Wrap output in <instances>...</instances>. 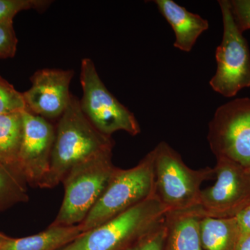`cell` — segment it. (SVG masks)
<instances>
[{"mask_svg":"<svg viewBox=\"0 0 250 250\" xmlns=\"http://www.w3.org/2000/svg\"><path fill=\"white\" fill-rule=\"evenodd\" d=\"M200 234L204 250H233L239 237L236 219L205 216L200 223Z\"/></svg>","mask_w":250,"mask_h":250,"instance_id":"cell-15","label":"cell"},{"mask_svg":"<svg viewBox=\"0 0 250 250\" xmlns=\"http://www.w3.org/2000/svg\"><path fill=\"white\" fill-rule=\"evenodd\" d=\"M154 153V193L167 212L200 206L202 184L215 179L214 169L194 170L168 143L161 141Z\"/></svg>","mask_w":250,"mask_h":250,"instance_id":"cell-3","label":"cell"},{"mask_svg":"<svg viewBox=\"0 0 250 250\" xmlns=\"http://www.w3.org/2000/svg\"><path fill=\"white\" fill-rule=\"evenodd\" d=\"M223 23L221 43L215 50L216 71L210 80L215 92L225 98L236 96L250 87V52L243 33L237 27L229 0L218 1Z\"/></svg>","mask_w":250,"mask_h":250,"instance_id":"cell-8","label":"cell"},{"mask_svg":"<svg viewBox=\"0 0 250 250\" xmlns=\"http://www.w3.org/2000/svg\"><path fill=\"white\" fill-rule=\"evenodd\" d=\"M154 164L152 149L134 167H116L98 201L80 224L83 232L155 196Z\"/></svg>","mask_w":250,"mask_h":250,"instance_id":"cell-5","label":"cell"},{"mask_svg":"<svg viewBox=\"0 0 250 250\" xmlns=\"http://www.w3.org/2000/svg\"><path fill=\"white\" fill-rule=\"evenodd\" d=\"M9 237L5 236L4 234L0 233V249L4 246V243L9 240Z\"/></svg>","mask_w":250,"mask_h":250,"instance_id":"cell-25","label":"cell"},{"mask_svg":"<svg viewBox=\"0 0 250 250\" xmlns=\"http://www.w3.org/2000/svg\"><path fill=\"white\" fill-rule=\"evenodd\" d=\"M80 82L82 98L80 106L88 121L100 132L111 136L124 131L131 136L141 133V126L134 113L108 90L90 59H82Z\"/></svg>","mask_w":250,"mask_h":250,"instance_id":"cell-6","label":"cell"},{"mask_svg":"<svg viewBox=\"0 0 250 250\" xmlns=\"http://www.w3.org/2000/svg\"><path fill=\"white\" fill-rule=\"evenodd\" d=\"M206 216L201 207L167 212L164 218V250H204L200 223Z\"/></svg>","mask_w":250,"mask_h":250,"instance_id":"cell-12","label":"cell"},{"mask_svg":"<svg viewBox=\"0 0 250 250\" xmlns=\"http://www.w3.org/2000/svg\"><path fill=\"white\" fill-rule=\"evenodd\" d=\"M112 150L106 149L74 166L62 183L64 197L58 214L51 225L74 226L84 220L98 201L116 166Z\"/></svg>","mask_w":250,"mask_h":250,"instance_id":"cell-4","label":"cell"},{"mask_svg":"<svg viewBox=\"0 0 250 250\" xmlns=\"http://www.w3.org/2000/svg\"><path fill=\"white\" fill-rule=\"evenodd\" d=\"M167 210L156 196L85 231L59 250H125L164 221Z\"/></svg>","mask_w":250,"mask_h":250,"instance_id":"cell-2","label":"cell"},{"mask_svg":"<svg viewBox=\"0 0 250 250\" xmlns=\"http://www.w3.org/2000/svg\"><path fill=\"white\" fill-rule=\"evenodd\" d=\"M165 234L166 228L164 220L150 232L125 250H164Z\"/></svg>","mask_w":250,"mask_h":250,"instance_id":"cell-20","label":"cell"},{"mask_svg":"<svg viewBox=\"0 0 250 250\" xmlns=\"http://www.w3.org/2000/svg\"><path fill=\"white\" fill-rule=\"evenodd\" d=\"M25 109L22 93L0 76V115L21 112Z\"/></svg>","mask_w":250,"mask_h":250,"instance_id":"cell-19","label":"cell"},{"mask_svg":"<svg viewBox=\"0 0 250 250\" xmlns=\"http://www.w3.org/2000/svg\"><path fill=\"white\" fill-rule=\"evenodd\" d=\"M215 182L202 190L200 205L206 216L234 218L250 204V172L225 160H216Z\"/></svg>","mask_w":250,"mask_h":250,"instance_id":"cell-9","label":"cell"},{"mask_svg":"<svg viewBox=\"0 0 250 250\" xmlns=\"http://www.w3.org/2000/svg\"><path fill=\"white\" fill-rule=\"evenodd\" d=\"M229 2L238 29L242 33L250 29V0H231Z\"/></svg>","mask_w":250,"mask_h":250,"instance_id":"cell-22","label":"cell"},{"mask_svg":"<svg viewBox=\"0 0 250 250\" xmlns=\"http://www.w3.org/2000/svg\"><path fill=\"white\" fill-rule=\"evenodd\" d=\"M154 2L174 31V47L190 52L199 37L209 28L208 21L188 11L173 0H155Z\"/></svg>","mask_w":250,"mask_h":250,"instance_id":"cell-13","label":"cell"},{"mask_svg":"<svg viewBox=\"0 0 250 250\" xmlns=\"http://www.w3.org/2000/svg\"><path fill=\"white\" fill-rule=\"evenodd\" d=\"M235 218L238 224L239 236L250 234V204Z\"/></svg>","mask_w":250,"mask_h":250,"instance_id":"cell-23","label":"cell"},{"mask_svg":"<svg viewBox=\"0 0 250 250\" xmlns=\"http://www.w3.org/2000/svg\"><path fill=\"white\" fill-rule=\"evenodd\" d=\"M22 133V111L0 115V164L20 172L18 156Z\"/></svg>","mask_w":250,"mask_h":250,"instance_id":"cell-16","label":"cell"},{"mask_svg":"<svg viewBox=\"0 0 250 250\" xmlns=\"http://www.w3.org/2000/svg\"><path fill=\"white\" fill-rule=\"evenodd\" d=\"M17 45L14 23L0 22V59L13 58L16 55Z\"/></svg>","mask_w":250,"mask_h":250,"instance_id":"cell-21","label":"cell"},{"mask_svg":"<svg viewBox=\"0 0 250 250\" xmlns=\"http://www.w3.org/2000/svg\"><path fill=\"white\" fill-rule=\"evenodd\" d=\"M208 144L216 160L250 172V98H236L219 106L208 125Z\"/></svg>","mask_w":250,"mask_h":250,"instance_id":"cell-7","label":"cell"},{"mask_svg":"<svg viewBox=\"0 0 250 250\" xmlns=\"http://www.w3.org/2000/svg\"><path fill=\"white\" fill-rule=\"evenodd\" d=\"M51 2L48 0H0V22H13L18 13L25 10L44 11Z\"/></svg>","mask_w":250,"mask_h":250,"instance_id":"cell-18","label":"cell"},{"mask_svg":"<svg viewBox=\"0 0 250 250\" xmlns=\"http://www.w3.org/2000/svg\"><path fill=\"white\" fill-rule=\"evenodd\" d=\"M233 250H250V234L239 236Z\"/></svg>","mask_w":250,"mask_h":250,"instance_id":"cell-24","label":"cell"},{"mask_svg":"<svg viewBox=\"0 0 250 250\" xmlns=\"http://www.w3.org/2000/svg\"><path fill=\"white\" fill-rule=\"evenodd\" d=\"M25 182L20 171L0 164V210L28 201Z\"/></svg>","mask_w":250,"mask_h":250,"instance_id":"cell-17","label":"cell"},{"mask_svg":"<svg viewBox=\"0 0 250 250\" xmlns=\"http://www.w3.org/2000/svg\"><path fill=\"white\" fill-rule=\"evenodd\" d=\"M114 141L98 131L82 111L80 100L71 95L68 106L55 127L48 173L41 188H52L62 182L74 166L106 149Z\"/></svg>","mask_w":250,"mask_h":250,"instance_id":"cell-1","label":"cell"},{"mask_svg":"<svg viewBox=\"0 0 250 250\" xmlns=\"http://www.w3.org/2000/svg\"></svg>","mask_w":250,"mask_h":250,"instance_id":"cell-26","label":"cell"},{"mask_svg":"<svg viewBox=\"0 0 250 250\" xmlns=\"http://www.w3.org/2000/svg\"><path fill=\"white\" fill-rule=\"evenodd\" d=\"M83 233L80 225L74 226L49 225L45 231L33 236L11 238L1 250H59Z\"/></svg>","mask_w":250,"mask_h":250,"instance_id":"cell-14","label":"cell"},{"mask_svg":"<svg viewBox=\"0 0 250 250\" xmlns=\"http://www.w3.org/2000/svg\"><path fill=\"white\" fill-rule=\"evenodd\" d=\"M72 70L45 68L31 76V86L22 93L26 109L45 119H59L71 98Z\"/></svg>","mask_w":250,"mask_h":250,"instance_id":"cell-11","label":"cell"},{"mask_svg":"<svg viewBox=\"0 0 250 250\" xmlns=\"http://www.w3.org/2000/svg\"><path fill=\"white\" fill-rule=\"evenodd\" d=\"M23 133L18 167L31 187H40L48 173L55 127L48 120L27 109L22 111Z\"/></svg>","mask_w":250,"mask_h":250,"instance_id":"cell-10","label":"cell"}]
</instances>
